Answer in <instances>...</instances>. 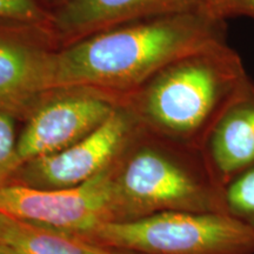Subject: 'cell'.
<instances>
[{
	"mask_svg": "<svg viewBox=\"0 0 254 254\" xmlns=\"http://www.w3.org/2000/svg\"><path fill=\"white\" fill-rule=\"evenodd\" d=\"M213 19L201 11L118 25L58 47L55 84L125 97L167 66L215 51Z\"/></svg>",
	"mask_w": 254,
	"mask_h": 254,
	"instance_id": "obj_1",
	"label": "cell"
},
{
	"mask_svg": "<svg viewBox=\"0 0 254 254\" xmlns=\"http://www.w3.org/2000/svg\"><path fill=\"white\" fill-rule=\"evenodd\" d=\"M90 236L146 254H254V228L215 212L165 211L109 220Z\"/></svg>",
	"mask_w": 254,
	"mask_h": 254,
	"instance_id": "obj_2",
	"label": "cell"
},
{
	"mask_svg": "<svg viewBox=\"0 0 254 254\" xmlns=\"http://www.w3.org/2000/svg\"><path fill=\"white\" fill-rule=\"evenodd\" d=\"M116 184L119 201L139 217L165 211L227 213L225 185L214 173L200 174L152 146L132 154Z\"/></svg>",
	"mask_w": 254,
	"mask_h": 254,
	"instance_id": "obj_3",
	"label": "cell"
},
{
	"mask_svg": "<svg viewBox=\"0 0 254 254\" xmlns=\"http://www.w3.org/2000/svg\"><path fill=\"white\" fill-rule=\"evenodd\" d=\"M213 53L179 60L129 93L134 95L146 122L178 138L194 135L211 122L224 93L211 60Z\"/></svg>",
	"mask_w": 254,
	"mask_h": 254,
	"instance_id": "obj_4",
	"label": "cell"
},
{
	"mask_svg": "<svg viewBox=\"0 0 254 254\" xmlns=\"http://www.w3.org/2000/svg\"><path fill=\"white\" fill-rule=\"evenodd\" d=\"M119 202L110 167L68 189L0 185V213L73 236H90L101 224L112 220L111 215Z\"/></svg>",
	"mask_w": 254,
	"mask_h": 254,
	"instance_id": "obj_5",
	"label": "cell"
},
{
	"mask_svg": "<svg viewBox=\"0 0 254 254\" xmlns=\"http://www.w3.org/2000/svg\"><path fill=\"white\" fill-rule=\"evenodd\" d=\"M122 98L92 88H60L27 117L18 135L19 167L68 147L97 129L122 105Z\"/></svg>",
	"mask_w": 254,
	"mask_h": 254,
	"instance_id": "obj_6",
	"label": "cell"
},
{
	"mask_svg": "<svg viewBox=\"0 0 254 254\" xmlns=\"http://www.w3.org/2000/svg\"><path fill=\"white\" fill-rule=\"evenodd\" d=\"M57 46L49 27L0 24V111L27 119L56 91Z\"/></svg>",
	"mask_w": 254,
	"mask_h": 254,
	"instance_id": "obj_7",
	"label": "cell"
},
{
	"mask_svg": "<svg viewBox=\"0 0 254 254\" xmlns=\"http://www.w3.org/2000/svg\"><path fill=\"white\" fill-rule=\"evenodd\" d=\"M134 113L123 105L104 124L68 147L18 168L21 184L36 189H68L109 168L134 133Z\"/></svg>",
	"mask_w": 254,
	"mask_h": 254,
	"instance_id": "obj_8",
	"label": "cell"
},
{
	"mask_svg": "<svg viewBox=\"0 0 254 254\" xmlns=\"http://www.w3.org/2000/svg\"><path fill=\"white\" fill-rule=\"evenodd\" d=\"M206 0H72L51 12L50 31L62 47L90 34L146 18L200 11Z\"/></svg>",
	"mask_w": 254,
	"mask_h": 254,
	"instance_id": "obj_9",
	"label": "cell"
},
{
	"mask_svg": "<svg viewBox=\"0 0 254 254\" xmlns=\"http://www.w3.org/2000/svg\"><path fill=\"white\" fill-rule=\"evenodd\" d=\"M208 163L225 186L254 167V98L234 99L212 126Z\"/></svg>",
	"mask_w": 254,
	"mask_h": 254,
	"instance_id": "obj_10",
	"label": "cell"
},
{
	"mask_svg": "<svg viewBox=\"0 0 254 254\" xmlns=\"http://www.w3.org/2000/svg\"><path fill=\"white\" fill-rule=\"evenodd\" d=\"M0 245L13 254H111L77 236L2 213Z\"/></svg>",
	"mask_w": 254,
	"mask_h": 254,
	"instance_id": "obj_11",
	"label": "cell"
},
{
	"mask_svg": "<svg viewBox=\"0 0 254 254\" xmlns=\"http://www.w3.org/2000/svg\"><path fill=\"white\" fill-rule=\"evenodd\" d=\"M225 204L228 214L254 228V167L225 186Z\"/></svg>",
	"mask_w": 254,
	"mask_h": 254,
	"instance_id": "obj_12",
	"label": "cell"
},
{
	"mask_svg": "<svg viewBox=\"0 0 254 254\" xmlns=\"http://www.w3.org/2000/svg\"><path fill=\"white\" fill-rule=\"evenodd\" d=\"M51 12L38 0H0V24L50 27Z\"/></svg>",
	"mask_w": 254,
	"mask_h": 254,
	"instance_id": "obj_13",
	"label": "cell"
},
{
	"mask_svg": "<svg viewBox=\"0 0 254 254\" xmlns=\"http://www.w3.org/2000/svg\"><path fill=\"white\" fill-rule=\"evenodd\" d=\"M15 117L0 111V185L17 172L18 135L15 132Z\"/></svg>",
	"mask_w": 254,
	"mask_h": 254,
	"instance_id": "obj_14",
	"label": "cell"
},
{
	"mask_svg": "<svg viewBox=\"0 0 254 254\" xmlns=\"http://www.w3.org/2000/svg\"><path fill=\"white\" fill-rule=\"evenodd\" d=\"M200 11L213 20L239 13L254 17V0H206Z\"/></svg>",
	"mask_w": 254,
	"mask_h": 254,
	"instance_id": "obj_15",
	"label": "cell"
},
{
	"mask_svg": "<svg viewBox=\"0 0 254 254\" xmlns=\"http://www.w3.org/2000/svg\"><path fill=\"white\" fill-rule=\"evenodd\" d=\"M38 1H39L46 9H49L50 12H53L56 11V9L65 6L66 4H68L72 0H38Z\"/></svg>",
	"mask_w": 254,
	"mask_h": 254,
	"instance_id": "obj_16",
	"label": "cell"
},
{
	"mask_svg": "<svg viewBox=\"0 0 254 254\" xmlns=\"http://www.w3.org/2000/svg\"><path fill=\"white\" fill-rule=\"evenodd\" d=\"M0 254H13V253H12L11 251L7 249V247L0 245Z\"/></svg>",
	"mask_w": 254,
	"mask_h": 254,
	"instance_id": "obj_17",
	"label": "cell"
}]
</instances>
